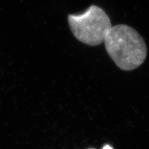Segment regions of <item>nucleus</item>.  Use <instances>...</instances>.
I'll return each instance as SVG.
<instances>
[{
	"instance_id": "nucleus-2",
	"label": "nucleus",
	"mask_w": 149,
	"mask_h": 149,
	"mask_svg": "<svg viewBox=\"0 0 149 149\" xmlns=\"http://www.w3.org/2000/svg\"><path fill=\"white\" fill-rule=\"evenodd\" d=\"M68 22L74 37L90 46L104 42L107 32L112 27L108 15L96 5H91L83 13L69 15Z\"/></svg>"
},
{
	"instance_id": "nucleus-4",
	"label": "nucleus",
	"mask_w": 149,
	"mask_h": 149,
	"mask_svg": "<svg viewBox=\"0 0 149 149\" xmlns=\"http://www.w3.org/2000/svg\"><path fill=\"white\" fill-rule=\"evenodd\" d=\"M87 149H96V148H88Z\"/></svg>"
},
{
	"instance_id": "nucleus-1",
	"label": "nucleus",
	"mask_w": 149,
	"mask_h": 149,
	"mask_svg": "<svg viewBox=\"0 0 149 149\" xmlns=\"http://www.w3.org/2000/svg\"><path fill=\"white\" fill-rule=\"evenodd\" d=\"M104 42L109 57L123 70L131 71L138 68L147 57L145 41L136 29L127 25L112 26Z\"/></svg>"
},
{
	"instance_id": "nucleus-3",
	"label": "nucleus",
	"mask_w": 149,
	"mask_h": 149,
	"mask_svg": "<svg viewBox=\"0 0 149 149\" xmlns=\"http://www.w3.org/2000/svg\"><path fill=\"white\" fill-rule=\"evenodd\" d=\"M102 149H113V148H112L109 145H106L105 146H104V147L102 148Z\"/></svg>"
}]
</instances>
